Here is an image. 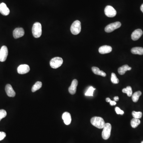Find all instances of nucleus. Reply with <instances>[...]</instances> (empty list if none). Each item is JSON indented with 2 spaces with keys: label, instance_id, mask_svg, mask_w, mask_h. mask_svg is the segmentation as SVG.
<instances>
[{
  "label": "nucleus",
  "instance_id": "nucleus-5",
  "mask_svg": "<svg viewBox=\"0 0 143 143\" xmlns=\"http://www.w3.org/2000/svg\"><path fill=\"white\" fill-rule=\"evenodd\" d=\"M63 58L59 57L53 58L50 62V66L54 69H57L63 64Z\"/></svg>",
  "mask_w": 143,
  "mask_h": 143
},
{
  "label": "nucleus",
  "instance_id": "nucleus-27",
  "mask_svg": "<svg viewBox=\"0 0 143 143\" xmlns=\"http://www.w3.org/2000/svg\"><path fill=\"white\" fill-rule=\"evenodd\" d=\"M7 115V112L4 109L0 110V121L1 119L4 118Z\"/></svg>",
  "mask_w": 143,
  "mask_h": 143
},
{
  "label": "nucleus",
  "instance_id": "nucleus-31",
  "mask_svg": "<svg viewBox=\"0 0 143 143\" xmlns=\"http://www.w3.org/2000/svg\"><path fill=\"white\" fill-rule=\"evenodd\" d=\"M114 101H117L119 100V97L118 96H116V97H114Z\"/></svg>",
  "mask_w": 143,
  "mask_h": 143
},
{
  "label": "nucleus",
  "instance_id": "nucleus-14",
  "mask_svg": "<svg viewBox=\"0 0 143 143\" xmlns=\"http://www.w3.org/2000/svg\"><path fill=\"white\" fill-rule=\"evenodd\" d=\"M10 10L4 3L0 4V13L4 16H7L9 14Z\"/></svg>",
  "mask_w": 143,
  "mask_h": 143
},
{
  "label": "nucleus",
  "instance_id": "nucleus-20",
  "mask_svg": "<svg viewBox=\"0 0 143 143\" xmlns=\"http://www.w3.org/2000/svg\"><path fill=\"white\" fill-rule=\"evenodd\" d=\"M141 92L140 91L136 92L132 95V99L133 102H137L139 100V97L141 95Z\"/></svg>",
  "mask_w": 143,
  "mask_h": 143
},
{
  "label": "nucleus",
  "instance_id": "nucleus-33",
  "mask_svg": "<svg viewBox=\"0 0 143 143\" xmlns=\"http://www.w3.org/2000/svg\"><path fill=\"white\" fill-rule=\"evenodd\" d=\"M141 10L142 12L143 13V4L141 5L140 7Z\"/></svg>",
  "mask_w": 143,
  "mask_h": 143
},
{
  "label": "nucleus",
  "instance_id": "nucleus-8",
  "mask_svg": "<svg viewBox=\"0 0 143 143\" xmlns=\"http://www.w3.org/2000/svg\"><path fill=\"white\" fill-rule=\"evenodd\" d=\"M8 55V49L7 47L3 46L0 49V61H5L7 58Z\"/></svg>",
  "mask_w": 143,
  "mask_h": 143
},
{
  "label": "nucleus",
  "instance_id": "nucleus-2",
  "mask_svg": "<svg viewBox=\"0 0 143 143\" xmlns=\"http://www.w3.org/2000/svg\"><path fill=\"white\" fill-rule=\"evenodd\" d=\"M33 35L35 38L40 37L42 34V26L40 23L35 22L33 26L32 29Z\"/></svg>",
  "mask_w": 143,
  "mask_h": 143
},
{
  "label": "nucleus",
  "instance_id": "nucleus-1",
  "mask_svg": "<svg viewBox=\"0 0 143 143\" xmlns=\"http://www.w3.org/2000/svg\"><path fill=\"white\" fill-rule=\"evenodd\" d=\"M91 123L93 126L99 129H103L106 124L104 119L102 118L98 117L92 118L91 119Z\"/></svg>",
  "mask_w": 143,
  "mask_h": 143
},
{
  "label": "nucleus",
  "instance_id": "nucleus-7",
  "mask_svg": "<svg viewBox=\"0 0 143 143\" xmlns=\"http://www.w3.org/2000/svg\"><path fill=\"white\" fill-rule=\"evenodd\" d=\"M105 14L108 17L112 18L115 17L117 14V11L112 6L108 5L104 9Z\"/></svg>",
  "mask_w": 143,
  "mask_h": 143
},
{
  "label": "nucleus",
  "instance_id": "nucleus-26",
  "mask_svg": "<svg viewBox=\"0 0 143 143\" xmlns=\"http://www.w3.org/2000/svg\"><path fill=\"white\" fill-rule=\"evenodd\" d=\"M132 115L133 117L134 118L140 119L141 118L142 116V113L141 112H136L135 111H133L132 112Z\"/></svg>",
  "mask_w": 143,
  "mask_h": 143
},
{
  "label": "nucleus",
  "instance_id": "nucleus-11",
  "mask_svg": "<svg viewBox=\"0 0 143 143\" xmlns=\"http://www.w3.org/2000/svg\"><path fill=\"white\" fill-rule=\"evenodd\" d=\"M78 85V81L76 79H74L71 83L70 87H69V92L72 95L75 94L76 92V88Z\"/></svg>",
  "mask_w": 143,
  "mask_h": 143
},
{
  "label": "nucleus",
  "instance_id": "nucleus-30",
  "mask_svg": "<svg viewBox=\"0 0 143 143\" xmlns=\"http://www.w3.org/2000/svg\"><path fill=\"white\" fill-rule=\"evenodd\" d=\"M109 103L110 104L111 106H115V105H116V104H117L116 101H113L111 100V101H110Z\"/></svg>",
  "mask_w": 143,
  "mask_h": 143
},
{
  "label": "nucleus",
  "instance_id": "nucleus-21",
  "mask_svg": "<svg viewBox=\"0 0 143 143\" xmlns=\"http://www.w3.org/2000/svg\"><path fill=\"white\" fill-rule=\"evenodd\" d=\"M42 82L41 81H37L35 83V84L32 87V92H34L37 90H39L42 87Z\"/></svg>",
  "mask_w": 143,
  "mask_h": 143
},
{
  "label": "nucleus",
  "instance_id": "nucleus-15",
  "mask_svg": "<svg viewBox=\"0 0 143 143\" xmlns=\"http://www.w3.org/2000/svg\"><path fill=\"white\" fill-rule=\"evenodd\" d=\"M62 118L66 125H69L71 123L72 118L71 115L69 112H64L62 115Z\"/></svg>",
  "mask_w": 143,
  "mask_h": 143
},
{
  "label": "nucleus",
  "instance_id": "nucleus-28",
  "mask_svg": "<svg viewBox=\"0 0 143 143\" xmlns=\"http://www.w3.org/2000/svg\"><path fill=\"white\" fill-rule=\"evenodd\" d=\"M115 110L116 113L118 115H123L124 114V112L122 110H121L118 107H115Z\"/></svg>",
  "mask_w": 143,
  "mask_h": 143
},
{
  "label": "nucleus",
  "instance_id": "nucleus-25",
  "mask_svg": "<svg viewBox=\"0 0 143 143\" xmlns=\"http://www.w3.org/2000/svg\"><path fill=\"white\" fill-rule=\"evenodd\" d=\"M111 81H112V83L114 84H117L119 83V80L117 78L116 75L115 73H112Z\"/></svg>",
  "mask_w": 143,
  "mask_h": 143
},
{
  "label": "nucleus",
  "instance_id": "nucleus-17",
  "mask_svg": "<svg viewBox=\"0 0 143 143\" xmlns=\"http://www.w3.org/2000/svg\"><path fill=\"white\" fill-rule=\"evenodd\" d=\"M131 69H132L131 67H130L129 65L126 64V65H123L118 68V73L120 75H123L125 74V72L126 71H128V70H130Z\"/></svg>",
  "mask_w": 143,
  "mask_h": 143
},
{
  "label": "nucleus",
  "instance_id": "nucleus-24",
  "mask_svg": "<svg viewBox=\"0 0 143 143\" xmlns=\"http://www.w3.org/2000/svg\"><path fill=\"white\" fill-rule=\"evenodd\" d=\"M95 89L92 86H90L87 90L85 93V95L87 96H92L93 95V92L95 90Z\"/></svg>",
  "mask_w": 143,
  "mask_h": 143
},
{
  "label": "nucleus",
  "instance_id": "nucleus-9",
  "mask_svg": "<svg viewBox=\"0 0 143 143\" xmlns=\"http://www.w3.org/2000/svg\"><path fill=\"white\" fill-rule=\"evenodd\" d=\"M24 34H25V32L23 28L21 27L16 28L13 31V37L15 39H18L23 36Z\"/></svg>",
  "mask_w": 143,
  "mask_h": 143
},
{
  "label": "nucleus",
  "instance_id": "nucleus-16",
  "mask_svg": "<svg viewBox=\"0 0 143 143\" xmlns=\"http://www.w3.org/2000/svg\"><path fill=\"white\" fill-rule=\"evenodd\" d=\"M112 51L111 47L108 46H103L99 49V52L100 54H105L110 53Z\"/></svg>",
  "mask_w": 143,
  "mask_h": 143
},
{
  "label": "nucleus",
  "instance_id": "nucleus-32",
  "mask_svg": "<svg viewBox=\"0 0 143 143\" xmlns=\"http://www.w3.org/2000/svg\"><path fill=\"white\" fill-rule=\"evenodd\" d=\"M111 100L109 98H107L106 99V101L107 102H110L111 101Z\"/></svg>",
  "mask_w": 143,
  "mask_h": 143
},
{
  "label": "nucleus",
  "instance_id": "nucleus-29",
  "mask_svg": "<svg viewBox=\"0 0 143 143\" xmlns=\"http://www.w3.org/2000/svg\"><path fill=\"white\" fill-rule=\"evenodd\" d=\"M6 136V134L5 132H0V141L3 140Z\"/></svg>",
  "mask_w": 143,
  "mask_h": 143
},
{
  "label": "nucleus",
  "instance_id": "nucleus-4",
  "mask_svg": "<svg viewBox=\"0 0 143 143\" xmlns=\"http://www.w3.org/2000/svg\"><path fill=\"white\" fill-rule=\"evenodd\" d=\"M111 125L109 123H106L102 132V137L104 140H107L111 136Z\"/></svg>",
  "mask_w": 143,
  "mask_h": 143
},
{
  "label": "nucleus",
  "instance_id": "nucleus-23",
  "mask_svg": "<svg viewBox=\"0 0 143 143\" xmlns=\"http://www.w3.org/2000/svg\"><path fill=\"white\" fill-rule=\"evenodd\" d=\"M122 92L124 93L127 94V95L129 97H131L132 95V87L130 86H128L126 88L123 89Z\"/></svg>",
  "mask_w": 143,
  "mask_h": 143
},
{
  "label": "nucleus",
  "instance_id": "nucleus-13",
  "mask_svg": "<svg viewBox=\"0 0 143 143\" xmlns=\"http://www.w3.org/2000/svg\"><path fill=\"white\" fill-rule=\"evenodd\" d=\"M5 91L9 97H14L16 95L15 92L10 84H8L6 85L5 87Z\"/></svg>",
  "mask_w": 143,
  "mask_h": 143
},
{
  "label": "nucleus",
  "instance_id": "nucleus-6",
  "mask_svg": "<svg viewBox=\"0 0 143 143\" xmlns=\"http://www.w3.org/2000/svg\"><path fill=\"white\" fill-rule=\"evenodd\" d=\"M121 26V24L119 21H117L107 25L104 28V30L106 32L111 33L114 30L118 28Z\"/></svg>",
  "mask_w": 143,
  "mask_h": 143
},
{
  "label": "nucleus",
  "instance_id": "nucleus-12",
  "mask_svg": "<svg viewBox=\"0 0 143 143\" xmlns=\"http://www.w3.org/2000/svg\"><path fill=\"white\" fill-rule=\"evenodd\" d=\"M143 34L142 30L140 29H136L133 32L131 35L132 40L134 41H136L141 37Z\"/></svg>",
  "mask_w": 143,
  "mask_h": 143
},
{
  "label": "nucleus",
  "instance_id": "nucleus-34",
  "mask_svg": "<svg viewBox=\"0 0 143 143\" xmlns=\"http://www.w3.org/2000/svg\"><path fill=\"white\" fill-rule=\"evenodd\" d=\"M141 143H143V141H141Z\"/></svg>",
  "mask_w": 143,
  "mask_h": 143
},
{
  "label": "nucleus",
  "instance_id": "nucleus-22",
  "mask_svg": "<svg viewBox=\"0 0 143 143\" xmlns=\"http://www.w3.org/2000/svg\"><path fill=\"white\" fill-rule=\"evenodd\" d=\"M140 121L139 119L134 118L132 119L131 121V125L133 128H136L140 124Z\"/></svg>",
  "mask_w": 143,
  "mask_h": 143
},
{
  "label": "nucleus",
  "instance_id": "nucleus-10",
  "mask_svg": "<svg viewBox=\"0 0 143 143\" xmlns=\"http://www.w3.org/2000/svg\"><path fill=\"white\" fill-rule=\"evenodd\" d=\"M30 70L29 66L27 64H21L18 66L17 69L18 73L21 74H26Z\"/></svg>",
  "mask_w": 143,
  "mask_h": 143
},
{
  "label": "nucleus",
  "instance_id": "nucleus-18",
  "mask_svg": "<svg viewBox=\"0 0 143 143\" xmlns=\"http://www.w3.org/2000/svg\"><path fill=\"white\" fill-rule=\"evenodd\" d=\"M92 71L94 74L98 75L101 76L103 77H106V74L103 71L100 70V69L97 67H92Z\"/></svg>",
  "mask_w": 143,
  "mask_h": 143
},
{
  "label": "nucleus",
  "instance_id": "nucleus-19",
  "mask_svg": "<svg viewBox=\"0 0 143 143\" xmlns=\"http://www.w3.org/2000/svg\"><path fill=\"white\" fill-rule=\"evenodd\" d=\"M131 52L135 55H143V48L141 47H135L132 48Z\"/></svg>",
  "mask_w": 143,
  "mask_h": 143
},
{
  "label": "nucleus",
  "instance_id": "nucleus-3",
  "mask_svg": "<svg viewBox=\"0 0 143 143\" xmlns=\"http://www.w3.org/2000/svg\"><path fill=\"white\" fill-rule=\"evenodd\" d=\"M81 30V23L79 20H76L72 23L70 27L72 34L77 35L80 32Z\"/></svg>",
  "mask_w": 143,
  "mask_h": 143
}]
</instances>
